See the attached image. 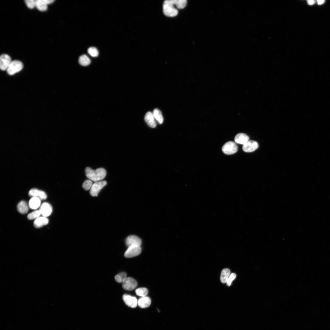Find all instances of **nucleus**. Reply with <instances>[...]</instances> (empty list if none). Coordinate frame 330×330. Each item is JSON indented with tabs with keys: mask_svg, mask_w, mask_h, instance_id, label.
Wrapping results in <instances>:
<instances>
[{
	"mask_svg": "<svg viewBox=\"0 0 330 330\" xmlns=\"http://www.w3.org/2000/svg\"><path fill=\"white\" fill-rule=\"evenodd\" d=\"M122 287L125 290L132 291L135 288L137 285L136 281L132 278H127L122 283Z\"/></svg>",
	"mask_w": 330,
	"mask_h": 330,
	"instance_id": "6e6552de",
	"label": "nucleus"
},
{
	"mask_svg": "<svg viewBox=\"0 0 330 330\" xmlns=\"http://www.w3.org/2000/svg\"><path fill=\"white\" fill-rule=\"evenodd\" d=\"M315 1L314 0H308L307 1L308 4L310 5H314L315 3Z\"/></svg>",
	"mask_w": 330,
	"mask_h": 330,
	"instance_id": "2f4dec72",
	"label": "nucleus"
},
{
	"mask_svg": "<svg viewBox=\"0 0 330 330\" xmlns=\"http://www.w3.org/2000/svg\"><path fill=\"white\" fill-rule=\"evenodd\" d=\"M25 2L29 9H32L35 7V0H26Z\"/></svg>",
	"mask_w": 330,
	"mask_h": 330,
	"instance_id": "c85d7f7f",
	"label": "nucleus"
},
{
	"mask_svg": "<svg viewBox=\"0 0 330 330\" xmlns=\"http://www.w3.org/2000/svg\"><path fill=\"white\" fill-rule=\"evenodd\" d=\"M151 304V300L148 297L141 298L138 301V305L141 308H144L149 307Z\"/></svg>",
	"mask_w": 330,
	"mask_h": 330,
	"instance_id": "dca6fc26",
	"label": "nucleus"
},
{
	"mask_svg": "<svg viewBox=\"0 0 330 330\" xmlns=\"http://www.w3.org/2000/svg\"><path fill=\"white\" fill-rule=\"evenodd\" d=\"M49 223V220L46 217H40L35 220L34 226L36 228H40L47 225Z\"/></svg>",
	"mask_w": 330,
	"mask_h": 330,
	"instance_id": "2eb2a0df",
	"label": "nucleus"
},
{
	"mask_svg": "<svg viewBox=\"0 0 330 330\" xmlns=\"http://www.w3.org/2000/svg\"><path fill=\"white\" fill-rule=\"evenodd\" d=\"M41 205V200L36 197H32L29 202V207L32 209H36L40 207Z\"/></svg>",
	"mask_w": 330,
	"mask_h": 330,
	"instance_id": "a211bd4d",
	"label": "nucleus"
},
{
	"mask_svg": "<svg viewBox=\"0 0 330 330\" xmlns=\"http://www.w3.org/2000/svg\"><path fill=\"white\" fill-rule=\"evenodd\" d=\"M23 67V64L21 62L15 60L12 61L6 70L8 74L12 76L20 71Z\"/></svg>",
	"mask_w": 330,
	"mask_h": 330,
	"instance_id": "7ed1b4c3",
	"label": "nucleus"
},
{
	"mask_svg": "<svg viewBox=\"0 0 330 330\" xmlns=\"http://www.w3.org/2000/svg\"><path fill=\"white\" fill-rule=\"evenodd\" d=\"M231 271L228 268L224 269L222 272L221 280L223 283H227L228 280L231 275Z\"/></svg>",
	"mask_w": 330,
	"mask_h": 330,
	"instance_id": "aec40b11",
	"label": "nucleus"
},
{
	"mask_svg": "<svg viewBox=\"0 0 330 330\" xmlns=\"http://www.w3.org/2000/svg\"><path fill=\"white\" fill-rule=\"evenodd\" d=\"M12 62L11 58L9 55L2 54L0 57V68L3 71L7 70Z\"/></svg>",
	"mask_w": 330,
	"mask_h": 330,
	"instance_id": "1a4fd4ad",
	"label": "nucleus"
},
{
	"mask_svg": "<svg viewBox=\"0 0 330 330\" xmlns=\"http://www.w3.org/2000/svg\"><path fill=\"white\" fill-rule=\"evenodd\" d=\"M238 150V147L236 143L232 141H229L223 146L222 151L227 155H231L236 153Z\"/></svg>",
	"mask_w": 330,
	"mask_h": 330,
	"instance_id": "20e7f679",
	"label": "nucleus"
},
{
	"mask_svg": "<svg viewBox=\"0 0 330 330\" xmlns=\"http://www.w3.org/2000/svg\"><path fill=\"white\" fill-rule=\"evenodd\" d=\"M177 2L178 0H166L164 2L163 12L165 16L171 17L177 15L178 12L175 7L177 8Z\"/></svg>",
	"mask_w": 330,
	"mask_h": 330,
	"instance_id": "f03ea898",
	"label": "nucleus"
},
{
	"mask_svg": "<svg viewBox=\"0 0 330 330\" xmlns=\"http://www.w3.org/2000/svg\"><path fill=\"white\" fill-rule=\"evenodd\" d=\"M155 120L158 123L162 124L163 122L164 119L162 113L157 108L155 109L153 113Z\"/></svg>",
	"mask_w": 330,
	"mask_h": 330,
	"instance_id": "412c9836",
	"label": "nucleus"
},
{
	"mask_svg": "<svg viewBox=\"0 0 330 330\" xmlns=\"http://www.w3.org/2000/svg\"><path fill=\"white\" fill-rule=\"evenodd\" d=\"M105 181H100L95 182L90 190V195L93 197L97 196L101 190L107 185Z\"/></svg>",
	"mask_w": 330,
	"mask_h": 330,
	"instance_id": "39448f33",
	"label": "nucleus"
},
{
	"mask_svg": "<svg viewBox=\"0 0 330 330\" xmlns=\"http://www.w3.org/2000/svg\"><path fill=\"white\" fill-rule=\"evenodd\" d=\"M146 122L151 128H154L156 126V123L153 113L151 112L147 113L145 116Z\"/></svg>",
	"mask_w": 330,
	"mask_h": 330,
	"instance_id": "4468645a",
	"label": "nucleus"
},
{
	"mask_svg": "<svg viewBox=\"0 0 330 330\" xmlns=\"http://www.w3.org/2000/svg\"><path fill=\"white\" fill-rule=\"evenodd\" d=\"M123 299L126 305L131 308H135L138 305V301L135 297L125 294L123 296Z\"/></svg>",
	"mask_w": 330,
	"mask_h": 330,
	"instance_id": "9d476101",
	"label": "nucleus"
},
{
	"mask_svg": "<svg viewBox=\"0 0 330 330\" xmlns=\"http://www.w3.org/2000/svg\"><path fill=\"white\" fill-rule=\"evenodd\" d=\"M126 244L128 247L132 246H140L142 244V241L137 236L131 235L126 238Z\"/></svg>",
	"mask_w": 330,
	"mask_h": 330,
	"instance_id": "9b49d317",
	"label": "nucleus"
},
{
	"mask_svg": "<svg viewBox=\"0 0 330 330\" xmlns=\"http://www.w3.org/2000/svg\"><path fill=\"white\" fill-rule=\"evenodd\" d=\"M235 140V143L243 145L249 140V137L244 133H240L236 135Z\"/></svg>",
	"mask_w": 330,
	"mask_h": 330,
	"instance_id": "f3484780",
	"label": "nucleus"
},
{
	"mask_svg": "<svg viewBox=\"0 0 330 330\" xmlns=\"http://www.w3.org/2000/svg\"><path fill=\"white\" fill-rule=\"evenodd\" d=\"M80 64L83 66H87L89 65L91 62V61L89 58L86 55H84L81 56L79 60Z\"/></svg>",
	"mask_w": 330,
	"mask_h": 330,
	"instance_id": "5701e85b",
	"label": "nucleus"
},
{
	"mask_svg": "<svg viewBox=\"0 0 330 330\" xmlns=\"http://www.w3.org/2000/svg\"><path fill=\"white\" fill-rule=\"evenodd\" d=\"M35 7L41 12L46 11L48 8V5L44 2L43 0H36Z\"/></svg>",
	"mask_w": 330,
	"mask_h": 330,
	"instance_id": "4be33fe9",
	"label": "nucleus"
},
{
	"mask_svg": "<svg viewBox=\"0 0 330 330\" xmlns=\"http://www.w3.org/2000/svg\"><path fill=\"white\" fill-rule=\"evenodd\" d=\"M85 172L87 177L95 182L102 181L106 174V170L103 168H98L95 170L88 167L86 168Z\"/></svg>",
	"mask_w": 330,
	"mask_h": 330,
	"instance_id": "f257e3e1",
	"label": "nucleus"
},
{
	"mask_svg": "<svg viewBox=\"0 0 330 330\" xmlns=\"http://www.w3.org/2000/svg\"><path fill=\"white\" fill-rule=\"evenodd\" d=\"M43 1L47 5L51 4L55 1L54 0H43Z\"/></svg>",
	"mask_w": 330,
	"mask_h": 330,
	"instance_id": "7c9ffc66",
	"label": "nucleus"
},
{
	"mask_svg": "<svg viewBox=\"0 0 330 330\" xmlns=\"http://www.w3.org/2000/svg\"><path fill=\"white\" fill-rule=\"evenodd\" d=\"M135 293L137 295L141 297H145L148 295V290L145 288H140L135 290Z\"/></svg>",
	"mask_w": 330,
	"mask_h": 330,
	"instance_id": "b1692460",
	"label": "nucleus"
},
{
	"mask_svg": "<svg viewBox=\"0 0 330 330\" xmlns=\"http://www.w3.org/2000/svg\"><path fill=\"white\" fill-rule=\"evenodd\" d=\"M28 195L31 197L38 198L41 200H45L47 198V195L45 192L36 189H31L29 192Z\"/></svg>",
	"mask_w": 330,
	"mask_h": 330,
	"instance_id": "f8f14e48",
	"label": "nucleus"
},
{
	"mask_svg": "<svg viewBox=\"0 0 330 330\" xmlns=\"http://www.w3.org/2000/svg\"><path fill=\"white\" fill-rule=\"evenodd\" d=\"M88 53L93 57H97L99 54L98 50L96 48L94 47L89 48L88 49Z\"/></svg>",
	"mask_w": 330,
	"mask_h": 330,
	"instance_id": "cd10ccee",
	"label": "nucleus"
},
{
	"mask_svg": "<svg viewBox=\"0 0 330 330\" xmlns=\"http://www.w3.org/2000/svg\"><path fill=\"white\" fill-rule=\"evenodd\" d=\"M127 278V274L125 272H122L116 275L115 279L118 282L123 283Z\"/></svg>",
	"mask_w": 330,
	"mask_h": 330,
	"instance_id": "a878e982",
	"label": "nucleus"
},
{
	"mask_svg": "<svg viewBox=\"0 0 330 330\" xmlns=\"http://www.w3.org/2000/svg\"><path fill=\"white\" fill-rule=\"evenodd\" d=\"M236 277V275L235 274L233 273L231 274L227 282L228 286H230L231 285L232 282L235 279Z\"/></svg>",
	"mask_w": 330,
	"mask_h": 330,
	"instance_id": "c756f323",
	"label": "nucleus"
},
{
	"mask_svg": "<svg viewBox=\"0 0 330 330\" xmlns=\"http://www.w3.org/2000/svg\"><path fill=\"white\" fill-rule=\"evenodd\" d=\"M43 216L47 217L50 216L52 212L51 205L47 202L44 203L41 205L39 210Z\"/></svg>",
	"mask_w": 330,
	"mask_h": 330,
	"instance_id": "ddd939ff",
	"label": "nucleus"
},
{
	"mask_svg": "<svg viewBox=\"0 0 330 330\" xmlns=\"http://www.w3.org/2000/svg\"><path fill=\"white\" fill-rule=\"evenodd\" d=\"M17 209L19 213L23 214H25L28 210V204L25 201H22L18 205Z\"/></svg>",
	"mask_w": 330,
	"mask_h": 330,
	"instance_id": "6ab92c4d",
	"label": "nucleus"
},
{
	"mask_svg": "<svg viewBox=\"0 0 330 330\" xmlns=\"http://www.w3.org/2000/svg\"><path fill=\"white\" fill-rule=\"evenodd\" d=\"M93 185L92 181L89 179H87L84 182L82 187L85 190L88 191L90 190Z\"/></svg>",
	"mask_w": 330,
	"mask_h": 330,
	"instance_id": "bb28decb",
	"label": "nucleus"
},
{
	"mask_svg": "<svg viewBox=\"0 0 330 330\" xmlns=\"http://www.w3.org/2000/svg\"><path fill=\"white\" fill-rule=\"evenodd\" d=\"M325 2L324 0H318L317 1V3L318 5H321L324 4Z\"/></svg>",
	"mask_w": 330,
	"mask_h": 330,
	"instance_id": "473e14b6",
	"label": "nucleus"
},
{
	"mask_svg": "<svg viewBox=\"0 0 330 330\" xmlns=\"http://www.w3.org/2000/svg\"><path fill=\"white\" fill-rule=\"evenodd\" d=\"M41 215L42 214L40 210H37L29 214L27 216V218L28 219L30 220L36 219L40 217Z\"/></svg>",
	"mask_w": 330,
	"mask_h": 330,
	"instance_id": "393cba45",
	"label": "nucleus"
},
{
	"mask_svg": "<svg viewBox=\"0 0 330 330\" xmlns=\"http://www.w3.org/2000/svg\"><path fill=\"white\" fill-rule=\"evenodd\" d=\"M259 148V145L257 142L253 140H248L243 145V151L247 153L253 152Z\"/></svg>",
	"mask_w": 330,
	"mask_h": 330,
	"instance_id": "0eeeda50",
	"label": "nucleus"
},
{
	"mask_svg": "<svg viewBox=\"0 0 330 330\" xmlns=\"http://www.w3.org/2000/svg\"><path fill=\"white\" fill-rule=\"evenodd\" d=\"M142 249L140 246H132L128 247L125 253L126 258H130L137 256L141 252Z\"/></svg>",
	"mask_w": 330,
	"mask_h": 330,
	"instance_id": "423d86ee",
	"label": "nucleus"
}]
</instances>
